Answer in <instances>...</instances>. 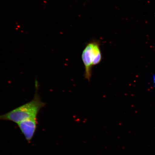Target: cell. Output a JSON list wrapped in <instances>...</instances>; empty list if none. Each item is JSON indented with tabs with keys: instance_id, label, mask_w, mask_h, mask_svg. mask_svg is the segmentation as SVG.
Masks as SVG:
<instances>
[{
	"instance_id": "obj_1",
	"label": "cell",
	"mask_w": 155,
	"mask_h": 155,
	"mask_svg": "<svg viewBox=\"0 0 155 155\" xmlns=\"http://www.w3.org/2000/svg\"><path fill=\"white\" fill-rule=\"evenodd\" d=\"M35 83L37 88L34 98L6 114L0 115V120L11 121L17 124L25 120L37 117L39 112L45 106L46 103L41 99L38 91V84L37 81Z\"/></svg>"
},
{
	"instance_id": "obj_3",
	"label": "cell",
	"mask_w": 155,
	"mask_h": 155,
	"mask_svg": "<svg viewBox=\"0 0 155 155\" xmlns=\"http://www.w3.org/2000/svg\"><path fill=\"white\" fill-rule=\"evenodd\" d=\"M37 117L30 118L17 124L26 140L30 143L33 137L37 127Z\"/></svg>"
},
{
	"instance_id": "obj_4",
	"label": "cell",
	"mask_w": 155,
	"mask_h": 155,
	"mask_svg": "<svg viewBox=\"0 0 155 155\" xmlns=\"http://www.w3.org/2000/svg\"><path fill=\"white\" fill-rule=\"evenodd\" d=\"M153 80H154V86L155 87V76L153 77Z\"/></svg>"
},
{
	"instance_id": "obj_2",
	"label": "cell",
	"mask_w": 155,
	"mask_h": 155,
	"mask_svg": "<svg viewBox=\"0 0 155 155\" xmlns=\"http://www.w3.org/2000/svg\"><path fill=\"white\" fill-rule=\"evenodd\" d=\"M82 58L85 68V78L90 81L93 66L100 63L102 55L99 45L96 42L87 45L82 52Z\"/></svg>"
}]
</instances>
